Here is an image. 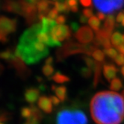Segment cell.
<instances>
[{
  "instance_id": "1",
  "label": "cell",
  "mask_w": 124,
  "mask_h": 124,
  "mask_svg": "<svg viewBox=\"0 0 124 124\" xmlns=\"http://www.w3.org/2000/svg\"><path fill=\"white\" fill-rule=\"evenodd\" d=\"M91 114L96 124H120L124 120V98L114 91H101L91 102Z\"/></svg>"
},
{
  "instance_id": "2",
  "label": "cell",
  "mask_w": 124,
  "mask_h": 124,
  "mask_svg": "<svg viewBox=\"0 0 124 124\" xmlns=\"http://www.w3.org/2000/svg\"><path fill=\"white\" fill-rule=\"evenodd\" d=\"M49 46L37 38V24L25 31L20 39L15 55L28 64H35L48 55Z\"/></svg>"
},
{
  "instance_id": "3",
  "label": "cell",
  "mask_w": 124,
  "mask_h": 124,
  "mask_svg": "<svg viewBox=\"0 0 124 124\" xmlns=\"http://www.w3.org/2000/svg\"><path fill=\"white\" fill-rule=\"evenodd\" d=\"M86 114L79 109H63L56 117V124H87Z\"/></svg>"
},
{
  "instance_id": "4",
  "label": "cell",
  "mask_w": 124,
  "mask_h": 124,
  "mask_svg": "<svg viewBox=\"0 0 124 124\" xmlns=\"http://www.w3.org/2000/svg\"><path fill=\"white\" fill-rule=\"evenodd\" d=\"M96 10L103 14H111L124 6V1H93Z\"/></svg>"
},
{
  "instance_id": "5",
  "label": "cell",
  "mask_w": 124,
  "mask_h": 124,
  "mask_svg": "<svg viewBox=\"0 0 124 124\" xmlns=\"http://www.w3.org/2000/svg\"><path fill=\"white\" fill-rule=\"evenodd\" d=\"M16 20L9 19L6 16H0V42H5L7 36L15 31Z\"/></svg>"
},
{
  "instance_id": "6",
  "label": "cell",
  "mask_w": 124,
  "mask_h": 124,
  "mask_svg": "<svg viewBox=\"0 0 124 124\" xmlns=\"http://www.w3.org/2000/svg\"><path fill=\"white\" fill-rule=\"evenodd\" d=\"M50 34L53 40L56 42L61 43V41L70 38V30L66 25H58L56 23L51 29Z\"/></svg>"
},
{
  "instance_id": "7",
  "label": "cell",
  "mask_w": 124,
  "mask_h": 124,
  "mask_svg": "<svg viewBox=\"0 0 124 124\" xmlns=\"http://www.w3.org/2000/svg\"><path fill=\"white\" fill-rule=\"evenodd\" d=\"M3 9L10 12L16 13L23 16V5L22 1L20 2H14V1H7L3 5Z\"/></svg>"
},
{
  "instance_id": "8",
  "label": "cell",
  "mask_w": 124,
  "mask_h": 124,
  "mask_svg": "<svg viewBox=\"0 0 124 124\" xmlns=\"http://www.w3.org/2000/svg\"><path fill=\"white\" fill-rule=\"evenodd\" d=\"M76 38L81 43H88L93 39V32L87 27H82L76 33Z\"/></svg>"
},
{
  "instance_id": "9",
  "label": "cell",
  "mask_w": 124,
  "mask_h": 124,
  "mask_svg": "<svg viewBox=\"0 0 124 124\" xmlns=\"http://www.w3.org/2000/svg\"><path fill=\"white\" fill-rule=\"evenodd\" d=\"M39 108L45 113L49 114L52 111V103L51 100L46 96H42L40 97L38 102Z\"/></svg>"
},
{
  "instance_id": "10",
  "label": "cell",
  "mask_w": 124,
  "mask_h": 124,
  "mask_svg": "<svg viewBox=\"0 0 124 124\" xmlns=\"http://www.w3.org/2000/svg\"><path fill=\"white\" fill-rule=\"evenodd\" d=\"M39 95L40 92L38 89H36V88H29L25 92V99L28 102L33 104L40 99Z\"/></svg>"
},
{
  "instance_id": "11",
  "label": "cell",
  "mask_w": 124,
  "mask_h": 124,
  "mask_svg": "<svg viewBox=\"0 0 124 124\" xmlns=\"http://www.w3.org/2000/svg\"><path fill=\"white\" fill-rule=\"evenodd\" d=\"M9 61L19 73H20L21 74L22 73L25 74L26 71H27V68H26V67L24 64V61L20 57L16 56L15 55L13 57V58L11 60H10Z\"/></svg>"
},
{
  "instance_id": "12",
  "label": "cell",
  "mask_w": 124,
  "mask_h": 124,
  "mask_svg": "<svg viewBox=\"0 0 124 124\" xmlns=\"http://www.w3.org/2000/svg\"><path fill=\"white\" fill-rule=\"evenodd\" d=\"M117 70L112 64H105L103 67V75L107 81L110 82L115 78V76L117 74Z\"/></svg>"
},
{
  "instance_id": "13",
  "label": "cell",
  "mask_w": 124,
  "mask_h": 124,
  "mask_svg": "<svg viewBox=\"0 0 124 124\" xmlns=\"http://www.w3.org/2000/svg\"><path fill=\"white\" fill-rule=\"evenodd\" d=\"M31 108L33 110V115L29 119H26L24 124H39L42 119V115L39 110L34 106H31Z\"/></svg>"
},
{
  "instance_id": "14",
  "label": "cell",
  "mask_w": 124,
  "mask_h": 124,
  "mask_svg": "<svg viewBox=\"0 0 124 124\" xmlns=\"http://www.w3.org/2000/svg\"><path fill=\"white\" fill-rule=\"evenodd\" d=\"M52 89L55 92V94L58 98L61 101L64 102L67 99V87L65 86H59L55 87L52 86Z\"/></svg>"
},
{
  "instance_id": "15",
  "label": "cell",
  "mask_w": 124,
  "mask_h": 124,
  "mask_svg": "<svg viewBox=\"0 0 124 124\" xmlns=\"http://www.w3.org/2000/svg\"><path fill=\"white\" fill-rule=\"evenodd\" d=\"M111 40L112 45L117 48L122 43H124V34H122L121 33L116 31L111 35Z\"/></svg>"
},
{
  "instance_id": "16",
  "label": "cell",
  "mask_w": 124,
  "mask_h": 124,
  "mask_svg": "<svg viewBox=\"0 0 124 124\" xmlns=\"http://www.w3.org/2000/svg\"><path fill=\"white\" fill-rule=\"evenodd\" d=\"M114 23H115V19H114V16L113 15H109L105 20V25H104V29L107 32H108L110 34H111L113 29H114Z\"/></svg>"
},
{
  "instance_id": "17",
  "label": "cell",
  "mask_w": 124,
  "mask_h": 124,
  "mask_svg": "<svg viewBox=\"0 0 124 124\" xmlns=\"http://www.w3.org/2000/svg\"><path fill=\"white\" fill-rule=\"evenodd\" d=\"M88 24L91 27V29L96 31L98 32L100 31V20L97 18V16H93L91 18L88 20Z\"/></svg>"
},
{
  "instance_id": "18",
  "label": "cell",
  "mask_w": 124,
  "mask_h": 124,
  "mask_svg": "<svg viewBox=\"0 0 124 124\" xmlns=\"http://www.w3.org/2000/svg\"><path fill=\"white\" fill-rule=\"evenodd\" d=\"M52 79L54 82H55L56 83H59V84H62L64 82H67L70 81V78L67 77V76L61 74L58 72H57L54 76L52 77Z\"/></svg>"
},
{
  "instance_id": "19",
  "label": "cell",
  "mask_w": 124,
  "mask_h": 124,
  "mask_svg": "<svg viewBox=\"0 0 124 124\" xmlns=\"http://www.w3.org/2000/svg\"><path fill=\"white\" fill-rule=\"evenodd\" d=\"M55 5V8L58 10V11L59 12H64V13H68L70 11V6L66 3V2H54Z\"/></svg>"
},
{
  "instance_id": "20",
  "label": "cell",
  "mask_w": 124,
  "mask_h": 124,
  "mask_svg": "<svg viewBox=\"0 0 124 124\" xmlns=\"http://www.w3.org/2000/svg\"><path fill=\"white\" fill-rule=\"evenodd\" d=\"M123 87L122 82L120 81V79L118 78H115L111 82V86L110 88L111 90H113L114 91H120Z\"/></svg>"
},
{
  "instance_id": "21",
  "label": "cell",
  "mask_w": 124,
  "mask_h": 124,
  "mask_svg": "<svg viewBox=\"0 0 124 124\" xmlns=\"http://www.w3.org/2000/svg\"><path fill=\"white\" fill-rule=\"evenodd\" d=\"M92 55L96 61H103V59L105 58V53L100 49H95L92 52Z\"/></svg>"
},
{
  "instance_id": "22",
  "label": "cell",
  "mask_w": 124,
  "mask_h": 124,
  "mask_svg": "<svg viewBox=\"0 0 124 124\" xmlns=\"http://www.w3.org/2000/svg\"><path fill=\"white\" fill-rule=\"evenodd\" d=\"M21 115L22 117L25 118V119H29L33 115V110L31 106V107H25L21 110Z\"/></svg>"
},
{
  "instance_id": "23",
  "label": "cell",
  "mask_w": 124,
  "mask_h": 124,
  "mask_svg": "<svg viewBox=\"0 0 124 124\" xmlns=\"http://www.w3.org/2000/svg\"><path fill=\"white\" fill-rule=\"evenodd\" d=\"M14 55H15V54H14V53L11 50H9V49L0 52V58L4 59V60L10 61V60H11L13 58V57Z\"/></svg>"
},
{
  "instance_id": "24",
  "label": "cell",
  "mask_w": 124,
  "mask_h": 124,
  "mask_svg": "<svg viewBox=\"0 0 124 124\" xmlns=\"http://www.w3.org/2000/svg\"><path fill=\"white\" fill-rule=\"evenodd\" d=\"M42 71H43V73L46 76H50L54 73V68H53L52 65L45 64L42 68Z\"/></svg>"
},
{
  "instance_id": "25",
  "label": "cell",
  "mask_w": 124,
  "mask_h": 124,
  "mask_svg": "<svg viewBox=\"0 0 124 124\" xmlns=\"http://www.w3.org/2000/svg\"><path fill=\"white\" fill-rule=\"evenodd\" d=\"M58 16V10L56 9L55 8H52V9H50V11L48 12L46 17L49 20H53L54 19H56Z\"/></svg>"
},
{
  "instance_id": "26",
  "label": "cell",
  "mask_w": 124,
  "mask_h": 124,
  "mask_svg": "<svg viewBox=\"0 0 124 124\" xmlns=\"http://www.w3.org/2000/svg\"><path fill=\"white\" fill-rule=\"evenodd\" d=\"M104 53L105 54L107 55L108 57L111 58H115L118 55H117V51L115 50L113 48H109V49H105L104 50Z\"/></svg>"
},
{
  "instance_id": "27",
  "label": "cell",
  "mask_w": 124,
  "mask_h": 124,
  "mask_svg": "<svg viewBox=\"0 0 124 124\" xmlns=\"http://www.w3.org/2000/svg\"><path fill=\"white\" fill-rule=\"evenodd\" d=\"M114 61L117 65L122 66L124 64V55L122 54H119L116 58H114Z\"/></svg>"
},
{
  "instance_id": "28",
  "label": "cell",
  "mask_w": 124,
  "mask_h": 124,
  "mask_svg": "<svg viewBox=\"0 0 124 124\" xmlns=\"http://www.w3.org/2000/svg\"><path fill=\"white\" fill-rule=\"evenodd\" d=\"M57 24L58 25H64V23L66 22V18H65V16H63V15H60L58 16L57 18L55 19V20Z\"/></svg>"
},
{
  "instance_id": "29",
  "label": "cell",
  "mask_w": 124,
  "mask_h": 124,
  "mask_svg": "<svg viewBox=\"0 0 124 124\" xmlns=\"http://www.w3.org/2000/svg\"><path fill=\"white\" fill-rule=\"evenodd\" d=\"M82 12H83L82 14L85 17H87V18L90 19V18H91V17L93 16V11L91 9H85V10H83Z\"/></svg>"
},
{
  "instance_id": "30",
  "label": "cell",
  "mask_w": 124,
  "mask_h": 124,
  "mask_svg": "<svg viewBox=\"0 0 124 124\" xmlns=\"http://www.w3.org/2000/svg\"><path fill=\"white\" fill-rule=\"evenodd\" d=\"M50 100H51V102H52V105H58L61 102V100L55 96H50Z\"/></svg>"
},
{
  "instance_id": "31",
  "label": "cell",
  "mask_w": 124,
  "mask_h": 124,
  "mask_svg": "<svg viewBox=\"0 0 124 124\" xmlns=\"http://www.w3.org/2000/svg\"><path fill=\"white\" fill-rule=\"evenodd\" d=\"M82 73L83 75V76L87 78V77H89L91 74V69H83L82 70Z\"/></svg>"
},
{
  "instance_id": "32",
  "label": "cell",
  "mask_w": 124,
  "mask_h": 124,
  "mask_svg": "<svg viewBox=\"0 0 124 124\" xmlns=\"http://www.w3.org/2000/svg\"><path fill=\"white\" fill-rule=\"evenodd\" d=\"M85 63H86L87 66L88 67H89L90 69H91V68H93V67H94V62H93L91 59L88 58H85Z\"/></svg>"
},
{
  "instance_id": "33",
  "label": "cell",
  "mask_w": 124,
  "mask_h": 124,
  "mask_svg": "<svg viewBox=\"0 0 124 124\" xmlns=\"http://www.w3.org/2000/svg\"><path fill=\"white\" fill-rule=\"evenodd\" d=\"M124 20V13L123 12H120L117 14V17H116V20L117 23H122L123 20Z\"/></svg>"
},
{
  "instance_id": "34",
  "label": "cell",
  "mask_w": 124,
  "mask_h": 124,
  "mask_svg": "<svg viewBox=\"0 0 124 124\" xmlns=\"http://www.w3.org/2000/svg\"><path fill=\"white\" fill-rule=\"evenodd\" d=\"M80 3L85 7H90L93 2L91 1H90V0H81Z\"/></svg>"
},
{
  "instance_id": "35",
  "label": "cell",
  "mask_w": 124,
  "mask_h": 124,
  "mask_svg": "<svg viewBox=\"0 0 124 124\" xmlns=\"http://www.w3.org/2000/svg\"><path fill=\"white\" fill-rule=\"evenodd\" d=\"M66 3L70 6V8H71L73 6H76L78 4V2L76 1V0H69V1H66Z\"/></svg>"
},
{
  "instance_id": "36",
  "label": "cell",
  "mask_w": 124,
  "mask_h": 124,
  "mask_svg": "<svg viewBox=\"0 0 124 124\" xmlns=\"http://www.w3.org/2000/svg\"><path fill=\"white\" fill-rule=\"evenodd\" d=\"M97 18H98L100 20H104L105 18V14H103L102 12H98L97 13Z\"/></svg>"
},
{
  "instance_id": "37",
  "label": "cell",
  "mask_w": 124,
  "mask_h": 124,
  "mask_svg": "<svg viewBox=\"0 0 124 124\" xmlns=\"http://www.w3.org/2000/svg\"><path fill=\"white\" fill-rule=\"evenodd\" d=\"M117 49H118V51L120 52V54H122V55H124V43H122L120 46L117 47Z\"/></svg>"
},
{
  "instance_id": "38",
  "label": "cell",
  "mask_w": 124,
  "mask_h": 124,
  "mask_svg": "<svg viewBox=\"0 0 124 124\" xmlns=\"http://www.w3.org/2000/svg\"><path fill=\"white\" fill-rule=\"evenodd\" d=\"M52 62H53V58H52V57H49V58H48L46 60V64H47V65H52Z\"/></svg>"
},
{
  "instance_id": "39",
  "label": "cell",
  "mask_w": 124,
  "mask_h": 124,
  "mask_svg": "<svg viewBox=\"0 0 124 124\" xmlns=\"http://www.w3.org/2000/svg\"><path fill=\"white\" fill-rule=\"evenodd\" d=\"M80 22L82 23H86L87 22H88V20H87V17H85L83 14L81 16V18H80Z\"/></svg>"
},
{
  "instance_id": "40",
  "label": "cell",
  "mask_w": 124,
  "mask_h": 124,
  "mask_svg": "<svg viewBox=\"0 0 124 124\" xmlns=\"http://www.w3.org/2000/svg\"><path fill=\"white\" fill-rule=\"evenodd\" d=\"M70 11H71L72 12L76 13V12H78V8L77 5H76V6L71 7V8H70Z\"/></svg>"
},
{
  "instance_id": "41",
  "label": "cell",
  "mask_w": 124,
  "mask_h": 124,
  "mask_svg": "<svg viewBox=\"0 0 124 124\" xmlns=\"http://www.w3.org/2000/svg\"><path fill=\"white\" fill-rule=\"evenodd\" d=\"M121 73H122L123 76H124V66H123V67L121 68Z\"/></svg>"
},
{
  "instance_id": "42",
  "label": "cell",
  "mask_w": 124,
  "mask_h": 124,
  "mask_svg": "<svg viewBox=\"0 0 124 124\" xmlns=\"http://www.w3.org/2000/svg\"><path fill=\"white\" fill-rule=\"evenodd\" d=\"M121 24H122V25H123V26H124V20H123V22H122V23H121Z\"/></svg>"
},
{
  "instance_id": "43",
  "label": "cell",
  "mask_w": 124,
  "mask_h": 124,
  "mask_svg": "<svg viewBox=\"0 0 124 124\" xmlns=\"http://www.w3.org/2000/svg\"><path fill=\"white\" fill-rule=\"evenodd\" d=\"M0 119H1V118H0ZM0 124H4V123L2 122V120H0Z\"/></svg>"
},
{
  "instance_id": "44",
  "label": "cell",
  "mask_w": 124,
  "mask_h": 124,
  "mask_svg": "<svg viewBox=\"0 0 124 124\" xmlns=\"http://www.w3.org/2000/svg\"><path fill=\"white\" fill-rule=\"evenodd\" d=\"M123 96H124V90H123Z\"/></svg>"
},
{
  "instance_id": "45",
  "label": "cell",
  "mask_w": 124,
  "mask_h": 124,
  "mask_svg": "<svg viewBox=\"0 0 124 124\" xmlns=\"http://www.w3.org/2000/svg\"><path fill=\"white\" fill-rule=\"evenodd\" d=\"M123 13H124V12H123Z\"/></svg>"
}]
</instances>
